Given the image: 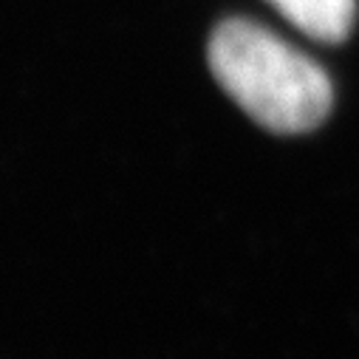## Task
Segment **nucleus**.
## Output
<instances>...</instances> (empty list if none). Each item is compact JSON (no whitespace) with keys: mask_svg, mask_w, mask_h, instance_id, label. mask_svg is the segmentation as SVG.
Segmentation results:
<instances>
[{"mask_svg":"<svg viewBox=\"0 0 359 359\" xmlns=\"http://www.w3.org/2000/svg\"><path fill=\"white\" fill-rule=\"evenodd\" d=\"M269 4L300 32L325 43L345 40L356 18V0H269Z\"/></svg>","mask_w":359,"mask_h":359,"instance_id":"obj_2","label":"nucleus"},{"mask_svg":"<svg viewBox=\"0 0 359 359\" xmlns=\"http://www.w3.org/2000/svg\"><path fill=\"white\" fill-rule=\"evenodd\" d=\"M210 68L224 91L269 130L303 133L331 111L325 71L257 23H221L210 40Z\"/></svg>","mask_w":359,"mask_h":359,"instance_id":"obj_1","label":"nucleus"}]
</instances>
